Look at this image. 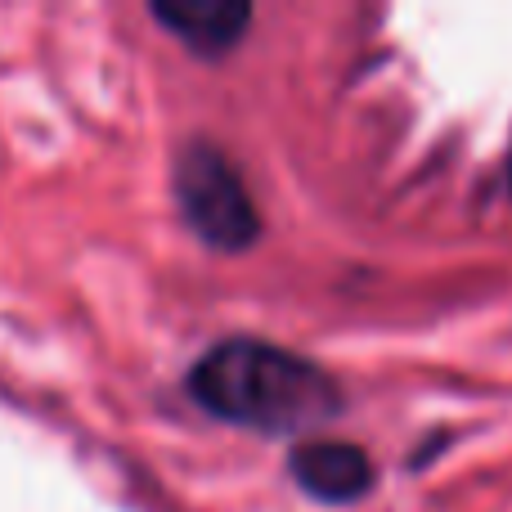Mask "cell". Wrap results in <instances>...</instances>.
<instances>
[{"label":"cell","mask_w":512,"mask_h":512,"mask_svg":"<svg viewBox=\"0 0 512 512\" xmlns=\"http://www.w3.org/2000/svg\"><path fill=\"white\" fill-rule=\"evenodd\" d=\"M153 18L185 50L203 54V59H221L243 41L252 23V5L248 0H158Z\"/></svg>","instance_id":"277c9868"},{"label":"cell","mask_w":512,"mask_h":512,"mask_svg":"<svg viewBox=\"0 0 512 512\" xmlns=\"http://www.w3.org/2000/svg\"><path fill=\"white\" fill-rule=\"evenodd\" d=\"M288 472L297 490H306L319 504H355L373 490L378 472L373 459L355 441H337V436H306L292 445Z\"/></svg>","instance_id":"3957f363"},{"label":"cell","mask_w":512,"mask_h":512,"mask_svg":"<svg viewBox=\"0 0 512 512\" xmlns=\"http://www.w3.org/2000/svg\"><path fill=\"white\" fill-rule=\"evenodd\" d=\"M185 391L216 423L256 436H306L346 409L342 382L319 360L248 333L207 346L185 373Z\"/></svg>","instance_id":"6da1fadb"},{"label":"cell","mask_w":512,"mask_h":512,"mask_svg":"<svg viewBox=\"0 0 512 512\" xmlns=\"http://www.w3.org/2000/svg\"><path fill=\"white\" fill-rule=\"evenodd\" d=\"M171 194L185 225L212 252H248L261 239V212L221 144L189 140L171 167Z\"/></svg>","instance_id":"7a4b0ae2"}]
</instances>
